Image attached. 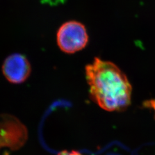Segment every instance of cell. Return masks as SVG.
I'll list each match as a JSON object with an SVG mask.
<instances>
[{
	"instance_id": "3957f363",
	"label": "cell",
	"mask_w": 155,
	"mask_h": 155,
	"mask_svg": "<svg viewBox=\"0 0 155 155\" xmlns=\"http://www.w3.org/2000/svg\"><path fill=\"white\" fill-rule=\"evenodd\" d=\"M27 139L28 130L17 118L8 114H0V150L5 147L18 150Z\"/></svg>"
},
{
	"instance_id": "7a4b0ae2",
	"label": "cell",
	"mask_w": 155,
	"mask_h": 155,
	"mask_svg": "<svg viewBox=\"0 0 155 155\" xmlns=\"http://www.w3.org/2000/svg\"><path fill=\"white\" fill-rule=\"evenodd\" d=\"M88 41L85 26L76 21L64 23L57 32L58 45L61 51L67 54H74L83 50Z\"/></svg>"
},
{
	"instance_id": "5b68a950",
	"label": "cell",
	"mask_w": 155,
	"mask_h": 155,
	"mask_svg": "<svg viewBox=\"0 0 155 155\" xmlns=\"http://www.w3.org/2000/svg\"><path fill=\"white\" fill-rule=\"evenodd\" d=\"M58 155H83L79 152L75 150H71V151H68V150H63L61 151Z\"/></svg>"
},
{
	"instance_id": "277c9868",
	"label": "cell",
	"mask_w": 155,
	"mask_h": 155,
	"mask_svg": "<svg viewBox=\"0 0 155 155\" xmlns=\"http://www.w3.org/2000/svg\"><path fill=\"white\" fill-rule=\"evenodd\" d=\"M2 72L6 79L13 84L24 82L31 72V66L27 58L20 54L8 56L2 64Z\"/></svg>"
},
{
	"instance_id": "6da1fadb",
	"label": "cell",
	"mask_w": 155,
	"mask_h": 155,
	"mask_svg": "<svg viewBox=\"0 0 155 155\" xmlns=\"http://www.w3.org/2000/svg\"><path fill=\"white\" fill-rule=\"evenodd\" d=\"M85 71L90 97L100 107L109 111H121L130 105L131 84L115 64L95 58Z\"/></svg>"
}]
</instances>
